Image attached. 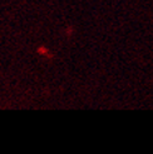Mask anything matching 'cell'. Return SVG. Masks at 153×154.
<instances>
[]
</instances>
